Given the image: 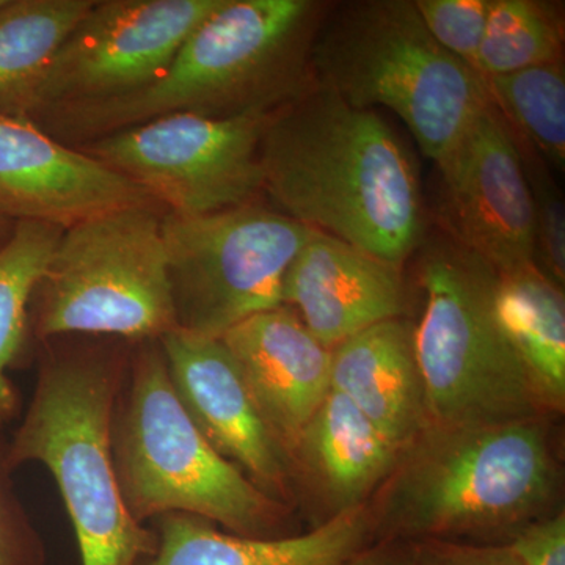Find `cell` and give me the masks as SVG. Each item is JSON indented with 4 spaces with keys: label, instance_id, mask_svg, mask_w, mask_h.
<instances>
[{
    "label": "cell",
    "instance_id": "obj_28",
    "mask_svg": "<svg viewBox=\"0 0 565 565\" xmlns=\"http://www.w3.org/2000/svg\"><path fill=\"white\" fill-rule=\"evenodd\" d=\"M505 545L519 565H565V512L527 523Z\"/></svg>",
    "mask_w": 565,
    "mask_h": 565
},
{
    "label": "cell",
    "instance_id": "obj_14",
    "mask_svg": "<svg viewBox=\"0 0 565 565\" xmlns=\"http://www.w3.org/2000/svg\"><path fill=\"white\" fill-rule=\"evenodd\" d=\"M128 206L159 204L139 185L54 139L35 121L0 115V217L66 230Z\"/></svg>",
    "mask_w": 565,
    "mask_h": 565
},
{
    "label": "cell",
    "instance_id": "obj_4",
    "mask_svg": "<svg viewBox=\"0 0 565 565\" xmlns=\"http://www.w3.org/2000/svg\"><path fill=\"white\" fill-rule=\"evenodd\" d=\"M129 356L104 344L50 351L28 414L6 451L10 470L35 462L50 471L73 523L82 565H136L158 548V535L137 522L122 500L111 448Z\"/></svg>",
    "mask_w": 565,
    "mask_h": 565
},
{
    "label": "cell",
    "instance_id": "obj_27",
    "mask_svg": "<svg viewBox=\"0 0 565 565\" xmlns=\"http://www.w3.org/2000/svg\"><path fill=\"white\" fill-rule=\"evenodd\" d=\"M10 471L0 452V565H46L43 542L13 492Z\"/></svg>",
    "mask_w": 565,
    "mask_h": 565
},
{
    "label": "cell",
    "instance_id": "obj_13",
    "mask_svg": "<svg viewBox=\"0 0 565 565\" xmlns=\"http://www.w3.org/2000/svg\"><path fill=\"white\" fill-rule=\"evenodd\" d=\"M159 344L174 392L215 451L270 497H288L291 456L256 407L221 338L174 329Z\"/></svg>",
    "mask_w": 565,
    "mask_h": 565
},
{
    "label": "cell",
    "instance_id": "obj_12",
    "mask_svg": "<svg viewBox=\"0 0 565 565\" xmlns=\"http://www.w3.org/2000/svg\"><path fill=\"white\" fill-rule=\"evenodd\" d=\"M445 233L497 275L533 266L534 204L522 154L492 103L440 167Z\"/></svg>",
    "mask_w": 565,
    "mask_h": 565
},
{
    "label": "cell",
    "instance_id": "obj_10",
    "mask_svg": "<svg viewBox=\"0 0 565 565\" xmlns=\"http://www.w3.org/2000/svg\"><path fill=\"white\" fill-rule=\"evenodd\" d=\"M270 115H166L79 150L139 185L169 214L199 217L258 202L259 150Z\"/></svg>",
    "mask_w": 565,
    "mask_h": 565
},
{
    "label": "cell",
    "instance_id": "obj_3",
    "mask_svg": "<svg viewBox=\"0 0 565 565\" xmlns=\"http://www.w3.org/2000/svg\"><path fill=\"white\" fill-rule=\"evenodd\" d=\"M544 423L427 424L367 501L375 542L505 544L552 514L559 470Z\"/></svg>",
    "mask_w": 565,
    "mask_h": 565
},
{
    "label": "cell",
    "instance_id": "obj_2",
    "mask_svg": "<svg viewBox=\"0 0 565 565\" xmlns=\"http://www.w3.org/2000/svg\"><path fill=\"white\" fill-rule=\"evenodd\" d=\"M329 6L318 0H223L143 90L47 110L32 121L79 148L166 115L274 114L316 84L311 50Z\"/></svg>",
    "mask_w": 565,
    "mask_h": 565
},
{
    "label": "cell",
    "instance_id": "obj_18",
    "mask_svg": "<svg viewBox=\"0 0 565 565\" xmlns=\"http://www.w3.org/2000/svg\"><path fill=\"white\" fill-rule=\"evenodd\" d=\"M332 390L403 451L427 426L414 323H375L332 349Z\"/></svg>",
    "mask_w": 565,
    "mask_h": 565
},
{
    "label": "cell",
    "instance_id": "obj_5",
    "mask_svg": "<svg viewBox=\"0 0 565 565\" xmlns=\"http://www.w3.org/2000/svg\"><path fill=\"white\" fill-rule=\"evenodd\" d=\"M311 63L356 109L393 110L437 167L490 104L484 77L434 40L414 0L330 3Z\"/></svg>",
    "mask_w": 565,
    "mask_h": 565
},
{
    "label": "cell",
    "instance_id": "obj_31",
    "mask_svg": "<svg viewBox=\"0 0 565 565\" xmlns=\"http://www.w3.org/2000/svg\"><path fill=\"white\" fill-rule=\"evenodd\" d=\"M17 223L9 221V218L0 217V248L9 243L11 234L14 232Z\"/></svg>",
    "mask_w": 565,
    "mask_h": 565
},
{
    "label": "cell",
    "instance_id": "obj_6",
    "mask_svg": "<svg viewBox=\"0 0 565 565\" xmlns=\"http://www.w3.org/2000/svg\"><path fill=\"white\" fill-rule=\"evenodd\" d=\"M115 414V470L137 522L188 514L248 537L277 535L286 508L215 451L174 392L159 341L137 343Z\"/></svg>",
    "mask_w": 565,
    "mask_h": 565
},
{
    "label": "cell",
    "instance_id": "obj_16",
    "mask_svg": "<svg viewBox=\"0 0 565 565\" xmlns=\"http://www.w3.org/2000/svg\"><path fill=\"white\" fill-rule=\"evenodd\" d=\"M221 340L256 407L291 456L303 427L332 390V349L286 305L245 319Z\"/></svg>",
    "mask_w": 565,
    "mask_h": 565
},
{
    "label": "cell",
    "instance_id": "obj_21",
    "mask_svg": "<svg viewBox=\"0 0 565 565\" xmlns=\"http://www.w3.org/2000/svg\"><path fill=\"white\" fill-rule=\"evenodd\" d=\"M95 0H6L0 6V115L29 118L63 41Z\"/></svg>",
    "mask_w": 565,
    "mask_h": 565
},
{
    "label": "cell",
    "instance_id": "obj_15",
    "mask_svg": "<svg viewBox=\"0 0 565 565\" xmlns=\"http://www.w3.org/2000/svg\"><path fill=\"white\" fill-rule=\"evenodd\" d=\"M281 302L329 349L375 323L404 318L403 267L315 232L292 259Z\"/></svg>",
    "mask_w": 565,
    "mask_h": 565
},
{
    "label": "cell",
    "instance_id": "obj_11",
    "mask_svg": "<svg viewBox=\"0 0 565 565\" xmlns=\"http://www.w3.org/2000/svg\"><path fill=\"white\" fill-rule=\"evenodd\" d=\"M223 0H95L55 52L31 120L143 90Z\"/></svg>",
    "mask_w": 565,
    "mask_h": 565
},
{
    "label": "cell",
    "instance_id": "obj_30",
    "mask_svg": "<svg viewBox=\"0 0 565 565\" xmlns=\"http://www.w3.org/2000/svg\"><path fill=\"white\" fill-rule=\"evenodd\" d=\"M345 565H412L411 544L379 541Z\"/></svg>",
    "mask_w": 565,
    "mask_h": 565
},
{
    "label": "cell",
    "instance_id": "obj_7",
    "mask_svg": "<svg viewBox=\"0 0 565 565\" xmlns=\"http://www.w3.org/2000/svg\"><path fill=\"white\" fill-rule=\"evenodd\" d=\"M424 311L414 326L427 424L487 426L544 418L493 310L497 273L446 233L418 248Z\"/></svg>",
    "mask_w": 565,
    "mask_h": 565
},
{
    "label": "cell",
    "instance_id": "obj_23",
    "mask_svg": "<svg viewBox=\"0 0 565 565\" xmlns=\"http://www.w3.org/2000/svg\"><path fill=\"white\" fill-rule=\"evenodd\" d=\"M490 103L519 143L546 166L565 169L564 62L546 63L503 76L484 77Z\"/></svg>",
    "mask_w": 565,
    "mask_h": 565
},
{
    "label": "cell",
    "instance_id": "obj_26",
    "mask_svg": "<svg viewBox=\"0 0 565 565\" xmlns=\"http://www.w3.org/2000/svg\"><path fill=\"white\" fill-rule=\"evenodd\" d=\"M492 0H414L434 40L476 70Z\"/></svg>",
    "mask_w": 565,
    "mask_h": 565
},
{
    "label": "cell",
    "instance_id": "obj_1",
    "mask_svg": "<svg viewBox=\"0 0 565 565\" xmlns=\"http://www.w3.org/2000/svg\"><path fill=\"white\" fill-rule=\"evenodd\" d=\"M263 193L292 221L403 267L427 236L411 152L375 110L316 82L274 111L259 150Z\"/></svg>",
    "mask_w": 565,
    "mask_h": 565
},
{
    "label": "cell",
    "instance_id": "obj_20",
    "mask_svg": "<svg viewBox=\"0 0 565 565\" xmlns=\"http://www.w3.org/2000/svg\"><path fill=\"white\" fill-rule=\"evenodd\" d=\"M493 310L542 412L564 411L565 300L561 286L535 264L497 275Z\"/></svg>",
    "mask_w": 565,
    "mask_h": 565
},
{
    "label": "cell",
    "instance_id": "obj_9",
    "mask_svg": "<svg viewBox=\"0 0 565 565\" xmlns=\"http://www.w3.org/2000/svg\"><path fill=\"white\" fill-rule=\"evenodd\" d=\"M313 232L258 202L199 217L163 212L177 329L222 338L280 307L285 275Z\"/></svg>",
    "mask_w": 565,
    "mask_h": 565
},
{
    "label": "cell",
    "instance_id": "obj_22",
    "mask_svg": "<svg viewBox=\"0 0 565 565\" xmlns=\"http://www.w3.org/2000/svg\"><path fill=\"white\" fill-rule=\"evenodd\" d=\"M63 230L39 222H18L9 243L0 248V424L13 418L18 394L7 375L31 326L33 294L46 274Z\"/></svg>",
    "mask_w": 565,
    "mask_h": 565
},
{
    "label": "cell",
    "instance_id": "obj_8",
    "mask_svg": "<svg viewBox=\"0 0 565 565\" xmlns=\"http://www.w3.org/2000/svg\"><path fill=\"white\" fill-rule=\"evenodd\" d=\"M162 207H120L63 230L33 294L41 341L103 337L159 341L177 329Z\"/></svg>",
    "mask_w": 565,
    "mask_h": 565
},
{
    "label": "cell",
    "instance_id": "obj_17",
    "mask_svg": "<svg viewBox=\"0 0 565 565\" xmlns=\"http://www.w3.org/2000/svg\"><path fill=\"white\" fill-rule=\"evenodd\" d=\"M375 544L367 505L323 520L310 533L248 537L199 516H159L158 548L145 565H345Z\"/></svg>",
    "mask_w": 565,
    "mask_h": 565
},
{
    "label": "cell",
    "instance_id": "obj_32",
    "mask_svg": "<svg viewBox=\"0 0 565 565\" xmlns=\"http://www.w3.org/2000/svg\"><path fill=\"white\" fill-rule=\"evenodd\" d=\"M3 2H6V0H0V6H2Z\"/></svg>",
    "mask_w": 565,
    "mask_h": 565
},
{
    "label": "cell",
    "instance_id": "obj_24",
    "mask_svg": "<svg viewBox=\"0 0 565 565\" xmlns=\"http://www.w3.org/2000/svg\"><path fill=\"white\" fill-rule=\"evenodd\" d=\"M564 21L555 7L535 0H492L476 71L503 76L563 61Z\"/></svg>",
    "mask_w": 565,
    "mask_h": 565
},
{
    "label": "cell",
    "instance_id": "obj_19",
    "mask_svg": "<svg viewBox=\"0 0 565 565\" xmlns=\"http://www.w3.org/2000/svg\"><path fill=\"white\" fill-rule=\"evenodd\" d=\"M399 452L348 397L330 390L292 446L294 479L302 476L332 519L367 504Z\"/></svg>",
    "mask_w": 565,
    "mask_h": 565
},
{
    "label": "cell",
    "instance_id": "obj_25",
    "mask_svg": "<svg viewBox=\"0 0 565 565\" xmlns=\"http://www.w3.org/2000/svg\"><path fill=\"white\" fill-rule=\"evenodd\" d=\"M516 141V140H515ZM534 204V263L557 286L565 281L564 196L548 172V166L531 148L519 143Z\"/></svg>",
    "mask_w": 565,
    "mask_h": 565
},
{
    "label": "cell",
    "instance_id": "obj_29",
    "mask_svg": "<svg viewBox=\"0 0 565 565\" xmlns=\"http://www.w3.org/2000/svg\"><path fill=\"white\" fill-rule=\"evenodd\" d=\"M411 548L412 565H519L505 544L423 541Z\"/></svg>",
    "mask_w": 565,
    "mask_h": 565
}]
</instances>
